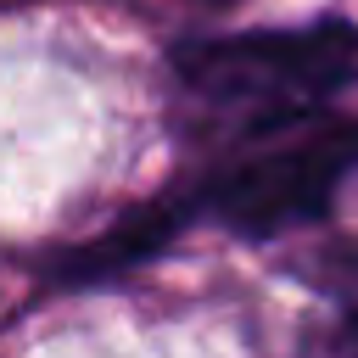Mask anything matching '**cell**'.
<instances>
[{
  "mask_svg": "<svg viewBox=\"0 0 358 358\" xmlns=\"http://www.w3.org/2000/svg\"><path fill=\"white\" fill-rule=\"evenodd\" d=\"M358 67V28H257L229 39H190L173 50V73L196 106L229 129H280L324 106Z\"/></svg>",
  "mask_w": 358,
  "mask_h": 358,
  "instance_id": "cell-1",
  "label": "cell"
},
{
  "mask_svg": "<svg viewBox=\"0 0 358 358\" xmlns=\"http://www.w3.org/2000/svg\"><path fill=\"white\" fill-rule=\"evenodd\" d=\"M352 173H358V129L336 123L296 145H280V151H263V157L229 168L207 190V207L235 235H280V229H296V224H313L319 213H330L336 190Z\"/></svg>",
  "mask_w": 358,
  "mask_h": 358,
  "instance_id": "cell-2",
  "label": "cell"
},
{
  "mask_svg": "<svg viewBox=\"0 0 358 358\" xmlns=\"http://www.w3.org/2000/svg\"><path fill=\"white\" fill-rule=\"evenodd\" d=\"M313 274H319V285L336 291V296L352 308V319H358V241H336V252H324V257L313 263Z\"/></svg>",
  "mask_w": 358,
  "mask_h": 358,
  "instance_id": "cell-3",
  "label": "cell"
},
{
  "mask_svg": "<svg viewBox=\"0 0 358 358\" xmlns=\"http://www.w3.org/2000/svg\"><path fill=\"white\" fill-rule=\"evenodd\" d=\"M319 358H358V319H347V324L319 347Z\"/></svg>",
  "mask_w": 358,
  "mask_h": 358,
  "instance_id": "cell-4",
  "label": "cell"
},
{
  "mask_svg": "<svg viewBox=\"0 0 358 358\" xmlns=\"http://www.w3.org/2000/svg\"><path fill=\"white\" fill-rule=\"evenodd\" d=\"M213 6H224V0H213Z\"/></svg>",
  "mask_w": 358,
  "mask_h": 358,
  "instance_id": "cell-5",
  "label": "cell"
}]
</instances>
